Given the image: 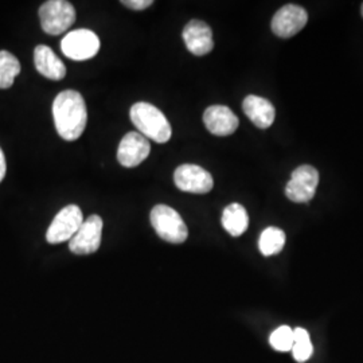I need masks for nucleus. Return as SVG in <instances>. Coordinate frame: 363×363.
<instances>
[{
  "label": "nucleus",
  "instance_id": "17",
  "mask_svg": "<svg viewBox=\"0 0 363 363\" xmlns=\"http://www.w3.org/2000/svg\"><path fill=\"white\" fill-rule=\"evenodd\" d=\"M286 245V233L279 228H267L259 240V252L264 256H273L283 250Z\"/></svg>",
  "mask_w": 363,
  "mask_h": 363
},
{
  "label": "nucleus",
  "instance_id": "14",
  "mask_svg": "<svg viewBox=\"0 0 363 363\" xmlns=\"http://www.w3.org/2000/svg\"><path fill=\"white\" fill-rule=\"evenodd\" d=\"M242 109L247 118L261 130L269 128L274 121L276 109L272 103L259 96L250 94L242 103Z\"/></svg>",
  "mask_w": 363,
  "mask_h": 363
},
{
  "label": "nucleus",
  "instance_id": "22",
  "mask_svg": "<svg viewBox=\"0 0 363 363\" xmlns=\"http://www.w3.org/2000/svg\"><path fill=\"white\" fill-rule=\"evenodd\" d=\"M7 172V164H6V156L3 154L1 148H0V182L4 179Z\"/></svg>",
  "mask_w": 363,
  "mask_h": 363
},
{
  "label": "nucleus",
  "instance_id": "13",
  "mask_svg": "<svg viewBox=\"0 0 363 363\" xmlns=\"http://www.w3.org/2000/svg\"><path fill=\"white\" fill-rule=\"evenodd\" d=\"M203 123L210 133L216 136H229L238 128L240 120L230 108L225 105H211L203 113Z\"/></svg>",
  "mask_w": 363,
  "mask_h": 363
},
{
  "label": "nucleus",
  "instance_id": "12",
  "mask_svg": "<svg viewBox=\"0 0 363 363\" xmlns=\"http://www.w3.org/2000/svg\"><path fill=\"white\" fill-rule=\"evenodd\" d=\"M182 37L189 52L198 57L206 55L214 48L213 31L203 21L193 19L191 22H189L183 28Z\"/></svg>",
  "mask_w": 363,
  "mask_h": 363
},
{
  "label": "nucleus",
  "instance_id": "5",
  "mask_svg": "<svg viewBox=\"0 0 363 363\" xmlns=\"http://www.w3.org/2000/svg\"><path fill=\"white\" fill-rule=\"evenodd\" d=\"M61 50L73 61H86L100 50V39L91 30H73L61 40Z\"/></svg>",
  "mask_w": 363,
  "mask_h": 363
},
{
  "label": "nucleus",
  "instance_id": "7",
  "mask_svg": "<svg viewBox=\"0 0 363 363\" xmlns=\"http://www.w3.org/2000/svg\"><path fill=\"white\" fill-rule=\"evenodd\" d=\"M319 184V172L310 164H303L292 172L286 183V198L295 203H307L315 196Z\"/></svg>",
  "mask_w": 363,
  "mask_h": 363
},
{
  "label": "nucleus",
  "instance_id": "23",
  "mask_svg": "<svg viewBox=\"0 0 363 363\" xmlns=\"http://www.w3.org/2000/svg\"><path fill=\"white\" fill-rule=\"evenodd\" d=\"M361 13H362V16H363V3H362V7H361Z\"/></svg>",
  "mask_w": 363,
  "mask_h": 363
},
{
  "label": "nucleus",
  "instance_id": "18",
  "mask_svg": "<svg viewBox=\"0 0 363 363\" xmlns=\"http://www.w3.org/2000/svg\"><path fill=\"white\" fill-rule=\"evenodd\" d=\"M21 73V64L18 58L10 52H0V89H9L13 79Z\"/></svg>",
  "mask_w": 363,
  "mask_h": 363
},
{
  "label": "nucleus",
  "instance_id": "21",
  "mask_svg": "<svg viewBox=\"0 0 363 363\" xmlns=\"http://www.w3.org/2000/svg\"><path fill=\"white\" fill-rule=\"evenodd\" d=\"M121 4L125 6V7H128L130 10L142 11V10L148 9L150 6H152L154 1H152V0H123Z\"/></svg>",
  "mask_w": 363,
  "mask_h": 363
},
{
  "label": "nucleus",
  "instance_id": "10",
  "mask_svg": "<svg viewBox=\"0 0 363 363\" xmlns=\"http://www.w3.org/2000/svg\"><path fill=\"white\" fill-rule=\"evenodd\" d=\"M151 145L139 132H128L118 144L117 160L123 167L133 169L142 164L150 155Z\"/></svg>",
  "mask_w": 363,
  "mask_h": 363
},
{
  "label": "nucleus",
  "instance_id": "6",
  "mask_svg": "<svg viewBox=\"0 0 363 363\" xmlns=\"http://www.w3.org/2000/svg\"><path fill=\"white\" fill-rule=\"evenodd\" d=\"M84 222V216L77 205H69L60 210L54 217L52 225L46 232V240L49 244H62L70 241L74 234L77 233Z\"/></svg>",
  "mask_w": 363,
  "mask_h": 363
},
{
  "label": "nucleus",
  "instance_id": "3",
  "mask_svg": "<svg viewBox=\"0 0 363 363\" xmlns=\"http://www.w3.org/2000/svg\"><path fill=\"white\" fill-rule=\"evenodd\" d=\"M150 220L156 234L169 244H183L189 237V229L181 214L167 205H156L151 210Z\"/></svg>",
  "mask_w": 363,
  "mask_h": 363
},
{
  "label": "nucleus",
  "instance_id": "8",
  "mask_svg": "<svg viewBox=\"0 0 363 363\" xmlns=\"http://www.w3.org/2000/svg\"><path fill=\"white\" fill-rule=\"evenodd\" d=\"M103 228L104 222L101 217L93 214L88 220L82 222L77 233L69 241V249L77 256H85L97 252L101 245Z\"/></svg>",
  "mask_w": 363,
  "mask_h": 363
},
{
  "label": "nucleus",
  "instance_id": "1",
  "mask_svg": "<svg viewBox=\"0 0 363 363\" xmlns=\"http://www.w3.org/2000/svg\"><path fill=\"white\" fill-rule=\"evenodd\" d=\"M52 117L58 135L67 142L77 140L88 123V109L82 94L77 91H64L52 103Z\"/></svg>",
  "mask_w": 363,
  "mask_h": 363
},
{
  "label": "nucleus",
  "instance_id": "9",
  "mask_svg": "<svg viewBox=\"0 0 363 363\" xmlns=\"http://www.w3.org/2000/svg\"><path fill=\"white\" fill-rule=\"evenodd\" d=\"M174 182L179 190L193 194H206L214 186L211 174L195 164L179 166L174 172Z\"/></svg>",
  "mask_w": 363,
  "mask_h": 363
},
{
  "label": "nucleus",
  "instance_id": "11",
  "mask_svg": "<svg viewBox=\"0 0 363 363\" xmlns=\"http://www.w3.org/2000/svg\"><path fill=\"white\" fill-rule=\"evenodd\" d=\"M308 22V13L296 4H286L272 19V31L280 38H291L296 35L298 31Z\"/></svg>",
  "mask_w": 363,
  "mask_h": 363
},
{
  "label": "nucleus",
  "instance_id": "2",
  "mask_svg": "<svg viewBox=\"0 0 363 363\" xmlns=\"http://www.w3.org/2000/svg\"><path fill=\"white\" fill-rule=\"evenodd\" d=\"M130 120L144 138L156 143H167L171 139L172 130L167 117L160 109L150 103H136L130 108Z\"/></svg>",
  "mask_w": 363,
  "mask_h": 363
},
{
  "label": "nucleus",
  "instance_id": "19",
  "mask_svg": "<svg viewBox=\"0 0 363 363\" xmlns=\"http://www.w3.org/2000/svg\"><path fill=\"white\" fill-rule=\"evenodd\" d=\"M269 343L273 349L280 352H286L292 350L294 346V330L289 325H281L277 330H274L271 337Z\"/></svg>",
  "mask_w": 363,
  "mask_h": 363
},
{
  "label": "nucleus",
  "instance_id": "20",
  "mask_svg": "<svg viewBox=\"0 0 363 363\" xmlns=\"http://www.w3.org/2000/svg\"><path fill=\"white\" fill-rule=\"evenodd\" d=\"M292 355L298 362L303 363L308 361L313 354V346H312L311 339L308 340H301V342H295L292 346Z\"/></svg>",
  "mask_w": 363,
  "mask_h": 363
},
{
  "label": "nucleus",
  "instance_id": "15",
  "mask_svg": "<svg viewBox=\"0 0 363 363\" xmlns=\"http://www.w3.org/2000/svg\"><path fill=\"white\" fill-rule=\"evenodd\" d=\"M34 64L43 77L61 81L66 76V66L49 46L39 45L34 50Z\"/></svg>",
  "mask_w": 363,
  "mask_h": 363
},
{
  "label": "nucleus",
  "instance_id": "4",
  "mask_svg": "<svg viewBox=\"0 0 363 363\" xmlns=\"http://www.w3.org/2000/svg\"><path fill=\"white\" fill-rule=\"evenodd\" d=\"M39 21L45 33L60 35L76 22V10L66 0H49L39 9Z\"/></svg>",
  "mask_w": 363,
  "mask_h": 363
},
{
  "label": "nucleus",
  "instance_id": "16",
  "mask_svg": "<svg viewBox=\"0 0 363 363\" xmlns=\"http://www.w3.org/2000/svg\"><path fill=\"white\" fill-rule=\"evenodd\" d=\"M222 226L233 237H240L245 233L249 226V216L245 208L240 203L226 206L222 213Z\"/></svg>",
  "mask_w": 363,
  "mask_h": 363
}]
</instances>
